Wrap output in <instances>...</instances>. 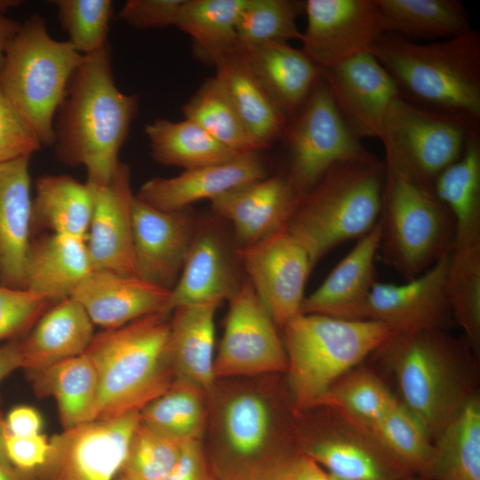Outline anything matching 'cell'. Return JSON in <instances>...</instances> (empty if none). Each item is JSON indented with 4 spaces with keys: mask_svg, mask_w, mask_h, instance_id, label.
I'll list each match as a JSON object with an SVG mask.
<instances>
[{
    "mask_svg": "<svg viewBox=\"0 0 480 480\" xmlns=\"http://www.w3.org/2000/svg\"><path fill=\"white\" fill-rule=\"evenodd\" d=\"M384 176V163L378 158L338 163L300 198L285 228L304 247L313 267L377 224Z\"/></svg>",
    "mask_w": 480,
    "mask_h": 480,
    "instance_id": "cell-5",
    "label": "cell"
},
{
    "mask_svg": "<svg viewBox=\"0 0 480 480\" xmlns=\"http://www.w3.org/2000/svg\"><path fill=\"white\" fill-rule=\"evenodd\" d=\"M258 480H332V478L312 458L296 452L275 465Z\"/></svg>",
    "mask_w": 480,
    "mask_h": 480,
    "instance_id": "cell-52",
    "label": "cell"
},
{
    "mask_svg": "<svg viewBox=\"0 0 480 480\" xmlns=\"http://www.w3.org/2000/svg\"><path fill=\"white\" fill-rule=\"evenodd\" d=\"M384 32L404 37L451 38L472 30L458 0H374Z\"/></svg>",
    "mask_w": 480,
    "mask_h": 480,
    "instance_id": "cell-37",
    "label": "cell"
},
{
    "mask_svg": "<svg viewBox=\"0 0 480 480\" xmlns=\"http://www.w3.org/2000/svg\"><path fill=\"white\" fill-rule=\"evenodd\" d=\"M215 77L227 91L259 150L267 148L286 128V115L235 51L214 65Z\"/></svg>",
    "mask_w": 480,
    "mask_h": 480,
    "instance_id": "cell-31",
    "label": "cell"
},
{
    "mask_svg": "<svg viewBox=\"0 0 480 480\" xmlns=\"http://www.w3.org/2000/svg\"><path fill=\"white\" fill-rule=\"evenodd\" d=\"M284 133L290 155L285 173L300 196L334 164L377 158L341 117L323 76Z\"/></svg>",
    "mask_w": 480,
    "mask_h": 480,
    "instance_id": "cell-10",
    "label": "cell"
},
{
    "mask_svg": "<svg viewBox=\"0 0 480 480\" xmlns=\"http://www.w3.org/2000/svg\"><path fill=\"white\" fill-rule=\"evenodd\" d=\"M304 4L291 0H247L236 23L237 44L300 40L296 17Z\"/></svg>",
    "mask_w": 480,
    "mask_h": 480,
    "instance_id": "cell-44",
    "label": "cell"
},
{
    "mask_svg": "<svg viewBox=\"0 0 480 480\" xmlns=\"http://www.w3.org/2000/svg\"><path fill=\"white\" fill-rule=\"evenodd\" d=\"M32 226L85 239L93 210V189L68 175H44L36 180Z\"/></svg>",
    "mask_w": 480,
    "mask_h": 480,
    "instance_id": "cell-35",
    "label": "cell"
},
{
    "mask_svg": "<svg viewBox=\"0 0 480 480\" xmlns=\"http://www.w3.org/2000/svg\"><path fill=\"white\" fill-rule=\"evenodd\" d=\"M115 480H127V479L124 477L122 475L118 474Z\"/></svg>",
    "mask_w": 480,
    "mask_h": 480,
    "instance_id": "cell-59",
    "label": "cell"
},
{
    "mask_svg": "<svg viewBox=\"0 0 480 480\" xmlns=\"http://www.w3.org/2000/svg\"><path fill=\"white\" fill-rule=\"evenodd\" d=\"M247 0H184L175 26L193 40L198 58L214 65L237 45L236 23Z\"/></svg>",
    "mask_w": 480,
    "mask_h": 480,
    "instance_id": "cell-38",
    "label": "cell"
},
{
    "mask_svg": "<svg viewBox=\"0 0 480 480\" xmlns=\"http://www.w3.org/2000/svg\"><path fill=\"white\" fill-rule=\"evenodd\" d=\"M49 303L28 290L0 285V340H15L31 328Z\"/></svg>",
    "mask_w": 480,
    "mask_h": 480,
    "instance_id": "cell-47",
    "label": "cell"
},
{
    "mask_svg": "<svg viewBox=\"0 0 480 480\" xmlns=\"http://www.w3.org/2000/svg\"><path fill=\"white\" fill-rule=\"evenodd\" d=\"M447 292L454 324L463 330L475 356H479L480 244L452 250Z\"/></svg>",
    "mask_w": 480,
    "mask_h": 480,
    "instance_id": "cell-41",
    "label": "cell"
},
{
    "mask_svg": "<svg viewBox=\"0 0 480 480\" xmlns=\"http://www.w3.org/2000/svg\"><path fill=\"white\" fill-rule=\"evenodd\" d=\"M163 480H218L200 440L185 442L180 456Z\"/></svg>",
    "mask_w": 480,
    "mask_h": 480,
    "instance_id": "cell-51",
    "label": "cell"
},
{
    "mask_svg": "<svg viewBox=\"0 0 480 480\" xmlns=\"http://www.w3.org/2000/svg\"><path fill=\"white\" fill-rule=\"evenodd\" d=\"M170 316L152 314L94 335L85 353L99 379L96 420L140 412L173 384Z\"/></svg>",
    "mask_w": 480,
    "mask_h": 480,
    "instance_id": "cell-4",
    "label": "cell"
},
{
    "mask_svg": "<svg viewBox=\"0 0 480 480\" xmlns=\"http://www.w3.org/2000/svg\"><path fill=\"white\" fill-rule=\"evenodd\" d=\"M184 0H128L118 17L136 29L175 26Z\"/></svg>",
    "mask_w": 480,
    "mask_h": 480,
    "instance_id": "cell-49",
    "label": "cell"
},
{
    "mask_svg": "<svg viewBox=\"0 0 480 480\" xmlns=\"http://www.w3.org/2000/svg\"><path fill=\"white\" fill-rule=\"evenodd\" d=\"M228 303L214 359L215 379L286 373L287 356L278 327L247 277Z\"/></svg>",
    "mask_w": 480,
    "mask_h": 480,
    "instance_id": "cell-13",
    "label": "cell"
},
{
    "mask_svg": "<svg viewBox=\"0 0 480 480\" xmlns=\"http://www.w3.org/2000/svg\"><path fill=\"white\" fill-rule=\"evenodd\" d=\"M331 478H332V480H344V479H340V478H338V477H335V476H331Z\"/></svg>",
    "mask_w": 480,
    "mask_h": 480,
    "instance_id": "cell-60",
    "label": "cell"
},
{
    "mask_svg": "<svg viewBox=\"0 0 480 480\" xmlns=\"http://www.w3.org/2000/svg\"><path fill=\"white\" fill-rule=\"evenodd\" d=\"M93 324L70 297L46 310L26 338L20 340L22 369L42 371L63 360L84 354L93 337Z\"/></svg>",
    "mask_w": 480,
    "mask_h": 480,
    "instance_id": "cell-29",
    "label": "cell"
},
{
    "mask_svg": "<svg viewBox=\"0 0 480 480\" xmlns=\"http://www.w3.org/2000/svg\"><path fill=\"white\" fill-rule=\"evenodd\" d=\"M381 239L380 220L357 241L323 283L305 297L301 314L343 320L367 319V305L376 281L375 260Z\"/></svg>",
    "mask_w": 480,
    "mask_h": 480,
    "instance_id": "cell-22",
    "label": "cell"
},
{
    "mask_svg": "<svg viewBox=\"0 0 480 480\" xmlns=\"http://www.w3.org/2000/svg\"><path fill=\"white\" fill-rule=\"evenodd\" d=\"M7 434L8 432L5 424V418L0 412V464L7 467H12L8 460L5 448Z\"/></svg>",
    "mask_w": 480,
    "mask_h": 480,
    "instance_id": "cell-57",
    "label": "cell"
},
{
    "mask_svg": "<svg viewBox=\"0 0 480 480\" xmlns=\"http://www.w3.org/2000/svg\"><path fill=\"white\" fill-rule=\"evenodd\" d=\"M403 480H428V479H426L418 476H409Z\"/></svg>",
    "mask_w": 480,
    "mask_h": 480,
    "instance_id": "cell-58",
    "label": "cell"
},
{
    "mask_svg": "<svg viewBox=\"0 0 480 480\" xmlns=\"http://www.w3.org/2000/svg\"><path fill=\"white\" fill-rule=\"evenodd\" d=\"M433 190L452 216V249L480 244L479 132L468 138L461 156L436 177Z\"/></svg>",
    "mask_w": 480,
    "mask_h": 480,
    "instance_id": "cell-32",
    "label": "cell"
},
{
    "mask_svg": "<svg viewBox=\"0 0 480 480\" xmlns=\"http://www.w3.org/2000/svg\"><path fill=\"white\" fill-rule=\"evenodd\" d=\"M478 132V126L421 108L398 96L388 112L380 140L385 162L399 166L433 190L436 177L461 156L468 138Z\"/></svg>",
    "mask_w": 480,
    "mask_h": 480,
    "instance_id": "cell-11",
    "label": "cell"
},
{
    "mask_svg": "<svg viewBox=\"0 0 480 480\" xmlns=\"http://www.w3.org/2000/svg\"><path fill=\"white\" fill-rule=\"evenodd\" d=\"M140 421V412H130L64 429L50 438L38 480H115Z\"/></svg>",
    "mask_w": 480,
    "mask_h": 480,
    "instance_id": "cell-14",
    "label": "cell"
},
{
    "mask_svg": "<svg viewBox=\"0 0 480 480\" xmlns=\"http://www.w3.org/2000/svg\"><path fill=\"white\" fill-rule=\"evenodd\" d=\"M372 355L392 374L397 400L433 439L476 392V356L447 331L392 333Z\"/></svg>",
    "mask_w": 480,
    "mask_h": 480,
    "instance_id": "cell-2",
    "label": "cell"
},
{
    "mask_svg": "<svg viewBox=\"0 0 480 480\" xmlns=\"http://www.w3.org/2000/svg\"><path fill=\"white\" fill-rule=\"evenodd\" d=\"M5 448L13 468L37 477L48 460L52 445L51 440L42 433L28 436L7 434Z\"/></svg>",
    "mask_w": 480,
    "mask_h": 480,
    "instance_id": "cell-50",
    "label": "cell"
},
{
    "mask_svg": "<svg viewBox=\"0 0 480 480\" xmlns=\"http://www.w3.org/2000/svg\"><path fill=\"white\" fill-rule=\"evenodd\" d=\"M20 368H22L20 342L15 339L0 347V384Z\"/></svg>",
    "mask_w": 480,
    "mask_h": 480,
    "instance_id": "cell-54",
    "label": "cell"
},
{
    "mask_svg": "<svg viewBox=\"0 0 480 480\" xmlns=\"http://www.w3.org/2000/svg\"><path fill=\"white\" fill-rule=\"evenodd\" d=\"M92 189L93 210L86 237L92 269L138 276L132 236L134 195L128 165L120 161L109 182Z\"/></svg>",
    "mask_w": 480,
    "mask_h": 480,
    "instance_id": "cell-20",
    "label": "cell"
},
{
    "mask_svg": "<svg viewBox=\"0 0 480 480\" xmlns=\"http://www.w3.org/2000/svg\"><path fill=\"white\" fill-rule=\"evenodd\" d=\"M58 18L68 41L82 55H89L108 44L114 12L110 0H54Z\"/></svg>",
    "mask_w": 480,
    "mask_h": 480,
    "instance_id": "cell-45",
    "label": "cell"
},
{
    "mask_svg": "<svg viewBox=\"0 0 480 480\" xmlns=\"http://www.w3.org/2000/svg\"><path fill=\"white\" fill-rule=\"evenodd\" d=\"M396 401V396L376 372L358 365L334 383L317 406L333 408L362 426H369Z\"/></svg>",
    "mask_w": 480,
    "mask_h": 480,
    "instance_id": "cell-42",
    "label": "cell"
},
{
    "mask_svg": "<svg viewBox=\"0 0 480 480\" xmlns=\"http://www.w3.org/2000/svg\"><path fill=\"white\" fill-rule=\"evenodd\" d=\"M29 156L0 164V285L24 289L31 244Z\"/></svg>",
    "mask_w": 480,
    "mask_h": 480,
    "instance_id": "cell-26",
    "label": "cell"
},
{
    "mask_svg": "<svg viewBox=\"0 0 480 480\" xmlns=\"http://www.w3.org/2000/svg\"><path fill=\"white\" fill-rule=\"evenodd\" d=\"M0 480H38L36 475L0 464Z\"/></svg>",
    "mask_w": 480,
    "mask_h": 480,
    "instance_id": "cell-56",
    "label": "cell"
},
{
    "mask_svg": "<svg viewBox=\"0 0 480 480\" xmlns=\"http://www.w3.org/2000/svg\"><path fill=\"white\" fill-rule=\"evenodd\" d=\"M28 374L37 396L55 399L63 429L96 420L99 379L85 352Z\"/></svg>",
    "mask_w": 480,
    "mask_h": 480,
    "instance_id": "cell-33",
    "label": "cell"
},
{
    "mask_svg": "<svg viewBox=\"0 0 480 480\" xmlns=\"http://www.w3.org/2000/svg\"><path fill=\"white\" fill-rule=\"evenodd\" d=\"M170 293L140 276L92 269L69 297L82 306L93 324L111 330L163 313Z\"/></svg>",
    "mask_w": 480,
    "mask_h": 480,
    "instance_id": "cell-23",
    "label": "cell"
},
{
    "mask_svg": "<svg viewBox=\"0 0 480 480\" xmlns=\"http://www.w3.org/2000/svg\"><path fill=\"white\" fill-rule=\"evenodd\" d=\"M310 427L294 422L299 452L344 480H403L411 471L364 426L324 405Z\"/></svg>",
    "mask_w": 480,
    "mask_h": 480,
    "instance_id": "cell-12",
    "label": "cell"
},
{
    "mask_svg": "<svg viewBox=\"0 0 480 480\" xmlns=\"http://www.w3.org/2000/svg\"><path fill=\"white\" fill-rule=\"evenodd\" d=\"M7 432L16 436H28L41 433L43 419L32 406L22 404L11 409L5 417Z\"/></svg>",
    "mask_w": 480,
    "mask_h": 480,
    "instance_id": "cell-53",
    "label": "cell"
},
{
    "mask_svg": "<svg viewBox=\"0 0 480 480\" xmlns=\"http://www.w3.org/2000/svg\"><path fill=\"white\" fill-rule=\"evenodd\" d=\"M132 214L138 276L172 291L179 279L197 222L184 211H161L135 195Z\"/></svg>",
    "mask_w": 480,
    "mask_h": 480,
    "instance_id": "cell-19",
    "label": "cell"
},
{
    "mask_svg": "<svg viewBox=\"0 0 480 480\" xmlns=\"http://www.w3.org/2000/svg\"><path fill=\"white\" fill-rule=\"evenodd\" d=\"M368 52L390 75L399 97L479 127L480 35L476 30L429 44L384 32Z\"/></svg>",
    "mask_w": 480,
    "mask_h": 480,
    "instance_id": "cell-3",
    "label": "cell"
},
{
    "mask_svg": "<svg viewBox=\"0 0 480 480\" xmlns=\"http://www.w3.org/2000/svg\"><path fill=\"white\" fill-rule=\"evenodd\" d=\"M41 146L0 84V164L20 157H30Z\"/></svg>",
    "mask_w": 480,
    "mask_h": 480,
    "instance_id": "cell-48",
    "label": "cell"
},
{
    "mask_svg": "<svg viewBox=\"0 0 480 480\" xmlns=\"http://www.w3.org/2000/svg\"><path fill=\"white\" fill-rule=\"evenodd\" d=\"M92 270L85 239L52 233L31 242L24 289L58 302L69 297Z\"/></svg>",
    "mask_w": 480,
    "mask_h": 480,
    "instance_id": "cell-30",
    "label": "cell"
},
{
    "mask_svg": "<svg viewBox=\"0 0 480 480\" xmlns=\"http://www.w3.org/2000/svg\"><path fill=\"white\" fill-rule=\"evenodd\" d=\"M323 76L350 131L360 140H380L388 112L399 94L379 60L364 52L323 69Z\"/></svg>",
    "mask_w": 480,
    "mask_h": 480,
    "instance_id": "cell-18",
    "label": "cell"
},
{
    "mask_svg": "<svg viewBox=\"0 0 480 480\" xmlns=\"http://www.w3.org/2000/svg\"><path fill=\"white\" fill-rule=\"evenodd\" d=\"M300 197L284 172L225 192L211 200V207L231 222L244 247L284 227Z\"/></svg>",
    "mask_w": 480,
    "mask_h": 480,
    "instance_id": "cell-21",
    "label": "cell"
},
{
    "mask_svg": "<svg viewBox=\"0 0 480 480\" xmlns=\"http://www.w3.org/2000/svg\"><path fill=\"white\" fill-rule=\"evenodd\" d=\"M139 109V96L116 85L110 47L84 55L73 73L54 118V143L60 161L84 165L86 182L107 184Z\"/></svg>",
    "mask_w": 480,
    "mask_h": 480,
    "instance_id": "cell-1",
    "label": "cell"
},
{
    "mask_svg": "<svg viewBox=\"0 0 480 480\" xmlns=\"http://www.w3.org/2000/svg\"><path fill=\"white\" fill-rule=\"evenodd\" d=\"M84 60L67 41L53 39L45 20L33 15L8 47L0 84L42 146H53V124L69 80Z\"/></svg>",
    "mask_w": 480,
    "mask_h": 480,
    "instance_id": "cell-7",
    "label": "cell"
},
{
    "mask_svg": "<svg viewBox=\"0 0 480 480\" xmlns=\"http://www.w3.org/2000/svg\"><path fill=\"white\" fill-rule=\"evenodd\" d=\"M267 176L264 161L257 152H249L225 163L186 170L172 178L151 179L140 187L135 196L158 210L176 212L196 201H211Z\"/></svg>",
    "mask_w": 480,
    "mask_h": 480,
    "instance_id": "cell-24",
    "label": "cell"
},
{
    "mask_svg": "<svg viewBox=\"0 0 480 480\" xmlns=\"http://www.w3.org/2000/svg\"><path fill=\"white\" fill-rule=\"evenodd\" d=\"M364 427L412 475L425 477L432 456L433 441L398 400L379 420Z\"/></svg>",
    "mask_w": 480,
    "mask_h": 480,
    "instance_id": "cell-43",
    "label": "cell"
},
{
    "mask_svg": "<svg viewBox=\"0 0 480 480\" xmlns=\"http://www.w3.org/2000/svg\"><path fill=\"white\" fill-rule=\"evenodd\" d=\"M289 392L294 412L316 407L342 376L393 332L380 322L300 314L284 327Z\"/></svg>",
    "mask_w": 480,
    "mask_h": 480,
    "instance_id": "cell-6",
    "label": "cell"
},
{
    "mask_svg": "<svg viewBox=\"0 0 480 480\" xmlns=\"http://www.w3.org/2000/svg\"><path fill=\"white\" fill-rule=\"evenodd\" d=\"M20 28V23L0 13V71L4 64L8 47Z\"/></svg>",
    "mask_w": 480,
    "mask_h": 480,
    "instance_id": "cell-55",
    "label": "cell"
},
{
    "mask_svg": "<svg viewBox=\"0 0 480 480\" xmlns=\"http://www.w3.org/2000/svg\"><path fill=\"white\" fill-rule=\"evenodd\" d=\"M226 397V396H225ZM261 391L241 388L220 403L214 454L208 456L218 480H258L299 452L294 420Z\"/></svg>",
    "mask_w": 480,
    "mask_h": 480,
    "instance_id": "cell-9",
    "label": "cell"
},
{
    "mask_svg": "<svg viewBox=\"0 0 480 480\" xmlns=\"http://www.w3.org/2000/svg\"><path fill=\"white\" fill-rule=\"evenodd\" d=\"M236 253L259 299L278 328L301 314L313 268L309 256L285 226Z\"/></svg>",
    "mask_w": 480,
    "mask_h": 480,
    "instance_id": "cell-15",
    "label": "cell"
},
{
    "mask_svg": "<svg viewBox=\"0 0 480 480\" xmlns=\"http://www.w3.org/2000/svg\"><path fill=\"white\" fill-rule=\"evenodd\" d=\"M235 52L285 115L299 110L323 76L321 68L286 42L237 44Z\"/></svg>",
    "mask_w": 480,
    "mask_h": 480,
    "instance_id": "cell-27",
    "label": "cell"
},
{
    "mask_svg": "<svg viewBox=\"0 0 480 480\" xmlns=\"http://www.w3.org/2000/svg\"><path fill=\"white\" fill-rule=\"evenodd\" d=\"M239 281L219 232L209 224H198L179 279L171 291L164 314L179 307L229 300Z\"/></svg>",
    "mask_w": 480,
    "mask_h": 480,
    "instance_id": "cell-25",
    "label": "cell"
},
{
    "mask_svg": "<svg viewBox=\"0 0 480 480\" xmlns=\"http://www.w3.org/2000/svg\"><path fill=\"white\" fill-rule=\"evenodd\" d=\"M145 132L156 162L185 171L225 163L240 155L186 118L180 122L157 118L146 125Z\"/></svg>",
    "mask_w": 480,
    "mask_h": 480,
    "instance_id": "cell-36",
    "label": "cell"
},
{
    "mask_svg": "<svg viewBox=\"0 0 480 480\" xmlns=\"http://www.w3.org/2000/svg\"><path fill=\"white\" fill-rule=\"evenodd\" d=\"M220 302L182 306L171 313L169 356L174 381L188 384L205 395L213 390L215 324Z\"/></svg>",
    "mask_w": 480,
    "mask_h": 480,
    "instance_id": "cell-28",
    "label": "cell"
},
{
    "mask_svg": "<svg viewBox=\"0 0 480 480\" xmlns=\"http://www.w3.org/2000/svg\"><path fill=\"white\" fill-rule=\"evenodd\" d=\"M182 113L186 119L195 122L219 142L239 154L259 150L227 91L215 76L201 85L183 106Z\"/></svg>",
    "mask_w": 480,
    "mask_h": 480,
    "instance_id": "cell-40",
    "label": "cell"
},
{
    "mask_svg": "<svg viewBox=\"0 0 480 480\" xmlns=\"http://www.w3.org/2000/svg\"><path fill=\"white\" fill-rule=\"evenodd\" d=\"M451 252L404 284L376 282L368 300L367 319L382 323L393 333L447 331L454 324L447 292Z\"/></svg>",
    "mask_w": 480,
    "mask_h": 480,
    "instance_id": "cell-17",
    "label": "cell"
},
{
    "mask_svg": "<svg viewBox=\"0 0 480 480\" xmlns=\"http://www.w3.org/2000/svg\"><path fill=\"white\" fill-rule=\"evenodd\" d=\"M383 163L379 252L384 261L410 280L452 252L454 221L432 189L399 166Z\"/></svg>",
    "mask_w": 480,
    "mask_h": 480,
    "instance_id": "cell-8",
    "label": "cell"
},
{
    "mask_svg": "<svg viewBox=\"0 0 480 480\" xmlns=\"http://www.w3.org/2000/svg\"><path fill=\"white\" fill-rule=\"evenodd\" d=\"M300 49L322 69L368 52L384 33L374 0H308Z\"/></svg>",
    "mask_w": 480,
    "mask_h": 480,
    "instance_id": "cell-16",
    "label": "cell"
},
{
    "mask_svg": "<svg viewBox=\"0 0 480 480\" xmlns=\"http://www.w3.org/2000/svg\"><path fill=\"white\" fill-rule=\"evenodd\" d=\"M428 480H480V396L476 392L433 439Z\"/></svg>",
    "mask_w": 480,
    "mask_h": 480,
    "instance_id": "cell-34",
    "label": "cell"
},
{
    "mask_svg": "<svg viewBox=\"0 0 480 480\" xmlns=\"http://www.w3.org/2000/svg\"><path fill=\"white\" fill-rule=\"evenodd\" d=\"M183 444L140 421L119 474L127 480H163L176 463Z\"/></svg>",
    "mask_w": 480,
    "mask_h": 480,
    "instance_id": "cell-46",
    "label": "cell"
},
{
    "mask_svg": "<svg viewBox=\"0 0 480 480\" xmlns=\"http://www.w3.org/2000/svg\"><path fill=\"white\" fill-rule=\"evenodd\" d=\"M204 396L188 384L174 381L140 410V421L179 442L200 440L207 418Z\"/></svg>",
    "mask_w": 480,
    "mask_h": 480,
    "instance_id": "cell-39",
    "label": "cell"
}]
</instances>
